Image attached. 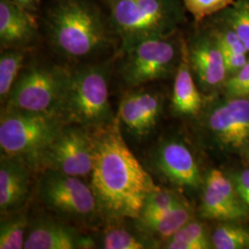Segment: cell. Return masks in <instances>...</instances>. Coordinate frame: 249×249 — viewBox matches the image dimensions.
Here are the masks:
<instances>
[{"label": "cell", "mask_w": 249, "mask_h": 249, "mask_svg": "<svg viewBox=\"0 0 249 249\" xmlns=\"http://www.w3.org/2000/svg\"><path fill=\"white\" fill-rule=\"evenodd\" d=\"M241 154L243 155V157L246 159V160L249 163V146L248 148H246L244 151L241 152Z\"/></svg>", "instance_id": "cell-33"}, {"label": "cell", "mask_w": 249, "mask_h": 249, "mask_svg": "<svg viewBox=\"0 0 249 249\" xmlns=\"http://www.w3.org/2000/svg\"><path fill=\"white\" fill-rule=\"evenodd\" d=\"M188 57L196 84L204 92L223 88L228 78L223 53L211 32L193 38L188 45Z\"/></svg>", "instance_id": "cell-13"}, {"label": "cell", "mask_w": 249, "mask_h": 249, "mask_svg": "<svg viewBox=\"0 0 249 249\" xmlns=\"http://www.w3.org/2000/svg\"><path fill=\"white\" fill-rule=\"evenodd\" d=\"M181 0H110V24L124 50L142 40L173 36L182 23Z\"/></svg>", "instance_id": "cell-4"}, {"label": "cell", "mask_w": 249, "mask_h": 249, "mask_svg": "<svg viewBox=\"0 0 249 249\" xmlns=\"http://www.w3.org/2000/svg\"><path fill=\"white\" fill-rule=\"evenodd\" d=\"M14 2L18 3V5L26 8L27 9H34L36 7V3L38 0H13Z\"/></svg>", "instance_id": "cell-32"}, {"label": "cell", "mask_w": 249, "mask_h": 249, "mask_svg": "<svg viewBox=\"0 0 249 249\" xmlns=\"http://www.w3.org/2000/svg\"><path fill=\"white\" fill-rule=\"evenodd\" d=\"M37 190L42 203L63 217L87 222L100 214L92 188L80 178L46 169L38 182Z\"/></svg>", "instance_id": "cell-8"}, {"label": "cell", "mask_w": 249, "mask_h": 249, "mask_svg": "<svg viewBox=\"0 0 249 249\" xmlns=\"http://www.w3.org/2000/svg\"><path fill=\"white\" fill-rule=\"evenodd\" d=\"M162 109L160 96L151 91H133L125 94L119 106L117 118L125 129L137 138L151 133Z\"/></svg>", "instance_id": "cell-15"}, {"label": "cell", "mask_w": 249, "mask_h": 249, "mask_svg": "<svg viewBox=\"0 0 249 249\" xmlns=\"http://www.w3.org/2000/svg\"><path fill=\"white\" fill-rule=\"evenodd\" d=\"M4 215L0 224V249H24L29 225L25 212L18 210Z\"/></svg>", "instance_id": "cell-22"}, {"label": "cell", "mask_w": 249, "mask_h": 249, "mask_svg": "<svg viewBox=\"0 0 249 249\" xmlns=\"http://www.w3.org/2000/svg\"><path fill=\"white\" fill-rule=\"evenodd\" d=\"M172 37L144 39L122 50L121 76L129 87L165 79L178 69L181 44L178 45Z\"/></svg>", "instance_id": "cell-7"}, {"label": "cell", "mask_w": 249, "mask_h": 249, "mask_svg": "<svg viewBox=\"0 0 249 249\" xmlns=\"http://www.w3.org/2000/svg\"><path fill=\"white\" fill-rule=\"evenodd\" d=\"M223 12V20L237 34L249 52V0H236Z\"/></svg>", "instance_id": "cell-26"}, {"label": "cell", "mask_w": 249, "mask_h": 249, "mask_svg": "<svg viewBox=\"0 0 249 249\" xmlns=\"http://www.w3.org/2000/svg\"><path fill=\"white\" fill-rule=\"evenodd\" d=\"M192 208L185 199L165 213L149 220L136 219L137 228L140 232L155 242L156 239L166 242L185 224L192 220Z\"/></svg>", "instance_id": "cell-19"}, {"label": "cell", "mask_w": 249, "mask_h": 249, "mask_svg": "<svg viewBox=\"0 0 249 249\" xmlns=\"http://www.w3.org/2000/svg\"><path fill=\"white\" fill-rule=\"evenodd\" d=\"M184 200L185 198L176 191L156 186L147 196L138 219L149 220L165 213Z\"/></svg>", "instance_id": "cell-24"}, {"label": "cell", "mask_w": 249, "mask_h": 249, "mask_svg": "<svg viewBox=\"0 0 249 249\" xmlns=\"http://www.w3.org/2000/svg\"><path fill=\"white\" fill-rule=\"evenodd\" d=\"M92 238L71 225L50 219H38L28 226L25 249H88Z\"/></svg>", "instance_id": "cell-14"}, {"label": "cell", "mask_w": 249, "mask_h": 249, "mask_svg": "<svg viewBox=\"0 0 249 249\" xmlns=\"http://www.w3.org/2000/svg\"><path fill=\"white\" fill-rule=\"evenodd\" d=\"M163 246L164 249H213L212 234H210L205 224L194 220L185 224L164 242Z\"/></svg>", "instance_id": "cell-20"}, {"label": "cell", "mask_w": 249, "mask_h": 249, "mask_svg": "<svg viewBox=\"0 0 249 249\" xmlns=\"http://www.w3.org/2000/svg\"><path fill=\"white\" fill-rule=\"evenodd\" d=\"M71 72L56 65L35 64L22 70L6 109L61 116Z\"/></svg>", "instance_id": "cell-6"}, {"label": "cell", "mask_w": 249, "mask_h": 249, "mask_svg": "<svg viewBox=\"0 0 249 249\" xmlns=\"http://www.w3.org/2000/svg\"><path fill=\"white\" fill-rule=\"evenodd\" d=\"M223 89L226 97L249 98V63L240 71L229 76Z\"/></svg>", "instance_id": "cell-29"}, {"label": "cell", "mask_w": 249, "mask_h": 249, "mask_svg": "<svg viewBox=\"0 0 249 249\" xmlns=\"http://www.w3.org/2000/svg\"><path fill=\"white\" fill-rule=\"evenodd\" d=\"M120 126L116 117L91 133L94 144L91 188L99 213L112 221L138 219L147 196L156 187L126 146Z\"/></svg>", "instance_id": "cell-1"}, {"label": "cell", "mask_w": 249, "mask_h": 249, "mask_svg": "<svg viewBox=\"0 0 249 249\" xmlns=\"http://www.w3.org/2000/svg\"><path fill=\"white\" fill-rule=\"evenodd\" d=\"M87 129L79 124H65L45 157V170H56L77 178L91 174L94 144Z\"/></svg>", "instance_id": "cell-10"}, {"label": "cell", "mask_w": 249, "mask_h": 249, "mask_svg": "<svg viewBox=\"0 0 249 249\" xmlns=\"http://www.w3.org/2000/svg\"><path fill=\"white\" fill-rule=\"evenodd\" d=\"M205 126L224 151L242 152L249 146V98L224 97L209 107Z\"/></svg>", "instance_id": "cell-9"}, {"label": "cell", "mask_w": 249, "mask_h": 249, "mask_svg": "<svg viewBox=\"0 0 249 249\" xmlns=\"http://www.w3.org/2000/svg\"><path fill=\"white\" fill-rule=\"evenodd\" d=\"M172 109L181 116H195L202 109V97L191 71L188 45L181 42V56L176 70L172 95Z\"/></svg>", "instance_id": "cell-18"}, {"label": "cell", "mask_w": 249, "mask_h": 249, "mask_svg": "<svg viewBox=\"0 0 249 249\" xmlns=\"http://www.w3.org/2000/svg\"><path fill=\"white\" fill-rule=\"evenodd\" d=\"M210 32L222 50H230L242 53H249L239 36L224 20L220 26L215 27Z\"/></svg>", "instance_id": "cell-28"}, {"label": "cell", "mask_w": 249, "mask_h": 249, "mask_svg": "<svg viewBox=\"0 0 249 249\" xmlns=\"http://www.w3.org/2000/svg\"><path fill=\"white\" fill-rule=\"evenodd\" d=\"M32 169L18 158L1 156L0 161V211L10 213L21 210L30 192Z\"/></svg>", "instance_id": "cell-17"}, {"label": "cell", "mask_w": 249, "mask_h": 249, "mask_svg": "<svg viewBox=\"0 0 249 249\" xmlns=\"http://www.w3.org/2000/svg\"><path fill=\"white\" fill-rule=\"evenodd\" d=\"M67 122L59 115L4 109L0 119L1 156L22 160L32 171L45 170V160Z\"/></svg>", "instance_id": "cell-3"}, {"label": "cell", "mask_w": 249, "mask_h": 249, "mask_svg": "<svg viewBox=\"0 0 249 249\" xmlns=\"http://www.w3.org/2000/svg\"><path fill=\"white\" fill-rule=\"evenodd\" d=\"M229 176L242 202L249 210V168L236 170Z\"/></svg>", "instance_id": "cell-30"}, {"label": "cell", "mask_w": 249, "mask_h": 249, "mask_svg": "<svg viewBox=\"0 0 249 249\" xmlns=\"http://www.w3.org/2000/svg\"><path fill=\"white\" fill-rule=\"evenodd\" d=\"M234 0H183L184 6L196 21H201L230 7Z\"/></svg>", "instance_id": "cell-27"}, {"label": "cell", "mask_w": 249, "mask_h": 249, "mask_svg": "<svg viewBox=\"0 0 249 249\" xmlns=\"http://www.w3.org/2000/svg\"><path fill=\"white\" fill-rule=\"evenodd\" d=\"M221 49V48H220ZM223 53V61L228 74V77L233 75L247 66L249 63L248 53H237L230 50H222Z\"/></svg>", "instance_id": "cell-31"}, {"label": "cell", "mask_w": 249, "mask_h": 249, "mask_svg": "<svg viewBox=\"0 0 249 249\" xmlns=\"http://www.w3.org/2000/svg\"><path fill=\"white\" fill-rule=\"evenodd\" d=\"M202 218L221 222H238L249 216L229 175L212 169L202 184L199 208Z\"/></svg>", "instance_id": "cell-11"}, {"label": "cell", "mask_w": 249, "mask_h": 249, "mask_svg": "<svg viewBox=\"0 0 249 249\" xmlns=\"http://www.w3.org/2000/svg\"><path fill=\"white\" fill-rule=\"evenodd\" d=\"M153 163L160 175L176 186L195 190L203 184L194 154L179 139L170 138L160 143L154 151Z\"/></svg>", "instance_id": "cell-12"}, {"label": "cell", "mask_w": 249, "mask_h": 249, "mask_svg": "<svg viewBox=\"0 0 249 249\" xmlns=\"http://www.w3.org/2000/svg\"><path fill=\"white\" fill-rule=\"evenodd\" d=\"M38 24L29 9L13 0H0V43L4 49H24L36 40Z\"/></svg>", "instance_id": "cell-16"}, {"label": "cell", "mask_w": 249, "mask_h": 249, "mask_svg": "<svg viewBox=\"0 0 249 249\" xmlns=\"http://www.w3.org/2000/svg\"><path fill=\"white\" fill-rule=\"evenodd\" d=\"M46 24L54 50L71 59L92 56L110 45L101 12L85 0H60L50 10Z\"/></svg>", "instance_id": "cell-2"}, {"label": "cell", "mask_w": 249, "mask_h": 249, "mask_svg": "<svg viewBox=\"0 0 249 249\" xmlns=\"http://www.w3.org/2000/svg\"></svg>", "instance_id": "cell-34"}, {"label": "cell", "mask_w": 249, "mask_h": 249, "mask_svg": "<svg viewBox=\"0 0 249 249\" xmlns=\"http://www.w3.org/2000/svg\"><path fill=\"white\" fill-rule=\"evenodd\" d=\"M25 50L20 48H7L0 56V98L7 102L10 91L23 68Z\"/></svg>", "instance_id": "cell-21"}, {"label": "cell", "mask_w": 249, "mask_h": 249, "mask_svg": "<svg viewBox=\"0 0 249 249\" xmlns=\"http://www.w3.org/2000/svg\"><path fill=\"white\" fill-rule=\"evenodd\" d=\"M216 249H249V228L235 222H223L212 233Z\"/></svg>", "instance_id": "cell-23"}, {"label": "cell", "mask_w": 249, "mask_h": 249, "mask_svg": "<svg viewBox=\"0 0 249 249\" xmlns=\"http://www.w3.org/2000/svg\"><path fill=\"white\" fill-rule=\"evenodd\" d=\"M156 245L155 241L142 232L135 234L122 227H115L105 232L102 248L106 249H153Z\"/></svg>", "instance_id": "cell-25"}, {"label": "cell", "mask_w": 249, "mask_h": 249, "mask_svg": "<svg viewBox=\"0 0 249 249\" xmlns=\"http://www.w3.org/2000/svg\"><path fill=\"white\" fill-rule=\"evenodd\" d=\"M61 116L68 124L96 129L111 123L107 65H88L71 72Z\"/></svg>", "instance_id": "cell-5"}]
</instances>
